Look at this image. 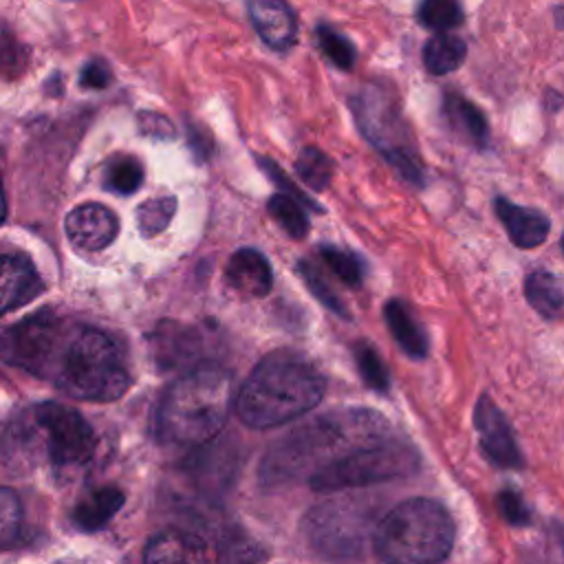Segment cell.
Masks as SVG:
<instances>
[{
    "instance_id": "cell-12",
    "label": "cell",
    "mask_w": 564,
    "mask_h": 564,
    "mask_svg": "<svg viewBox=\"0 0 564 564\" xmlns=\"http://www.w3.org/2000/svg\"><path fill=\"white\" fill-rule=\"evenodd\" d=\"M64 227L73 247L82 251H99L108 247L119 234L117 216L99 203H84L73 207L64 220Z\"/></svg>"
},
{
    "instance_id": "cell-13",
    "label": "cell",
    "mask_w": 564,
    "mask_h": 564,
    "mask_svg": "<svg viewBox=\"0 0 564 564\" xmlns=\"http://www.w3.org/2000/svg\"><path fill=\"white\" fill-rule=\"evenodd\" d=\"M42 286V278L26 256L0 253V317L37 297Z\"/></svg>"
},
{
    "instance_id": "cell-31",
    "label": "cell",
    "mask_w": 564,
    "mask_h": 564,
    "mask_svg": "<svg viewBox=\"0 0 564 564\" xmlns=\"http://www.w3.org/2000/svg\"><path fill=\"white\" fill-rule=\"evenodd\" d=\"M355 361H357V370L361 375V379L366 381V386H370L377 392H386L390 381H388V370L379 357V352L375 350V346H370L368 341H359L355 346Z\"/></svg>"
},
{
    "instance_id": "cell-38",
    "label": "cell",
    "mask_w": 564,
    "mask_h": 564,
    "mask_svg": "<svg viewBox=\"0 0 564 564\" xmlns=\"http://www.w3.org/2000/svg\"><path fill=\"white\" fill-rule=\"evenodd\" d=\"M555 24H557V29H564V7L555 9Z\"/></svg>"
},
{
    "instance_id": "cell-16",
    "label": "cell",
    "mask_w": 564,
    "mask_h": 564,
    "mask_svg": "<svg viewBox=\"0 0 564 564\" xmlns=\"http://www.w3.org/2000/svg\"><path fill=\"white\" fill-rule=\"evenodd\" d=\"M494 209L516 247L533 249L546 240L551 220L542 212L516 205L502 196L494 200Z\"/></svg>"
},
{
    "instance_id": "cell-34",
    "label": "cell",
    "mask_w": 564,
    "mask_h": 564,
    "mask_svg": "<svg viewBox=\"0 0 564 564\" xmlns=\"http://www.w3.org/2000/svg\"><path fill=\"white\" fill-rule=\"evenodd\" d=\"M258 165L264 170V174L282 189V194H289V196H293V198H297L304 207H308V209H313V212H322V207L313 200V198H308L273 161H269V159H264V156H258Z\"/></svg>"
},
{
    "instance_id": "cell-8",
    "label": "cell",
    "mask_w": 564,
    "mask_h": 564,
    "mask_svg": "<svg viewBox=\"0 0 564 564\" xmlns=\"http://www.w3.org/2000/svg\"><path fill=\"white\" fill-rule=\"evenodd\" d=\"M421 465L419 454L403 443H375L359 447L308 476V485L315 491L328 494L350 487H364L405 478Z\"/></svg>"
},
{
    "instance_id": "cell-27",
    "label": "cell",
    "mask_w": 564,
    "mask_h": 564,
    "mask_svg": "<svg viewBox=\"0 0 564 564\" xmlns=\"http://www.w3.org/2000/svg\"><path fill=\"white\" fill-rule=\"evenodd\" d=\"M104 183L117 194H132L143 183V165L134 156H115L106 165Z\"/></svg>"
},
{
    "instance_id": "cell-40",
    "label": "cell",
    "mask_w": 564,
    "mask_h": 564,
    "mask_svg": "<svg viewBox=\"0 0 564 564\" xmlns=\"http://www.w3.org/2000/svg\"><path fill=\"white\" fill-rule=\"evenodd\" d=\"M560 546H562V555H564V531L560 533Z\"/></svg>"
},
{
    "instance_id": "cell-14",
    "label": "cell",
    "mask_w": 564,
    "mask_h": 564,
    "mask_svg": "<svg viewBox=\"0 0 564 564\" xmlns=\"http://www.w3.org/2000/svg\"><path fill=\"white\" fill-rule=\"evenodd\" d=\"M152 357L163 370H174L200 357L203 337L198 330L172 322H163L152 333Z\"/></svg>"
},
{
    "instance_id": "cell-4",
    "label": "cell",
    "mask_w": 564,
    "mask_h": 564,
    "mask_svg": "<svg viewBox=\"0 0 564 564\" xmlns=\"http://www.w3.org/2000/svg\"><path fill=\"white\" fill-rule=\"evenodd\" d=\"M234 403L231 375L216 366H198L178 377L161 397L154 434L170 445H203L218 436Z\"/></svg>"
},
{
    "instance_id": "cell-30",
    "label": "cell",
    "mask_w": 564,
    "mask_h": 564,
    "mask_svg": "<svg viewBox=\"0 0 564 564\" xmlns=\"http://www.w3.org/2000/svg\"><path fill=\"white\" fill-rule=\"evenodd\" d=\"M319 256H322L324 264L341 282H346L348 286H359L361 284V280H364V262L355 253L344 251V249L333 247V245H322L319 247Z\"/></svg>"
},
{
    "instance_id": "cell-6",
    "label": "cell",
    "mask_w": 564,
    "mask_h": 564,
    "mask_svg": "<svg viewBox=\"0 0 564 564\" xmlns=\"http://www.w3.org/2000/svg\"><path fill=\"white\" fill-rule=\"evenodd\" d=\"M359 132L383 156V161L410 185H425V170L419 159L414 134L394 99L381 84H364L350 97Z\"/></svg>"
},
{
    "instance_id": "cell-24",
    "label": "cell",
    "mask_w": 564,
    "mask_h": 564,
    "mask_svg": "<svg viewBox=\"0 0 564 564\" xmlns=\"http://www.w3.org/2000/svg\"><path fill=\"white\" fill-rule=\"evenodd\" d=\"M416 18L421 26L445 33L463 22V7L458 0H419Z\"/></svg>"
},
{
    "instance_id": "cell-22",
    "label": "cell",
    "mask_w": 564,
    "mask_h": 564,
    "mask_svg": "<svg viewBox=\"0 0 564 564\" xmlns=\"http://www.w3.org/2000/svg\"><path fill=\"white\" fill-rule=\"evenodd\" d=\"M467 55V46L458 35L436 33L423 46V66L432 75H447L456 70Z\"/></svg>"
},
{
    "instance_id": "cell-36",
    "label": "cell",
    "mask_w": 564,
    "mask_h": 564,
    "mask_svg": "<svg viewBox=\"0 0 564 564\" xmlns=\"http://www.w3.org/2000/svg\"><path fill=\"white\" fill-rule=\"evenodd\" d=\"M110 82H112V73L104 59H90L88 64H84L79 73V84L84 88H106L110 86Z\"/></svg>"
},
{
    "instance_id": "cell-39",
    "label": "cell",
    "mask_w": 564,
    "mask_h": 564,
    "mask_svg": "<svg viewBox=\"0 0 564 564\" xmlns=\"http://www.w3.org/2000/svg\"><path fill=\"white\" fill-rule=\"evenodd\" d=\"M7 214V203H4V189H2V181H0V220Z\"/></svg>"
},
{
    "instance_id": "cell-25",
    "label": "cell",
    "mask_w": 564,
    "mask_h": 564,
    "mask_svg": "<svg viewBox=\"0 0 564 564\" xmlns=\"http://www.w3.org/2000/svg\"><path fill=\"white\" fill-rule=\"evenodd\" d=\"M29 66V46L0 18V79H18Z\"/></svg>"
},
{
    "instance_id": "cell-20",
    "label": "cell",
    "mask_w": 564,
    "mask_h": 564,
    "mask_svg": "<svg viewBox=\"0 0 564 564\" xmlns=\"http://www.w3.org/2000/svg\"><path fill=\"white\" fill-rule=\"evenodd\" d=\"M383 317L392 337L405 355H410L412 359H423L427 355L425 333L401 300H390L383 308Z\"/></svg>"
},
{
    "instance_id": "cell-23",
    "label": "cell",
    "mask_w": 564,
    "mask_h": 564,
    "mask_svg": "<svg viewBox=\"0 0 564 564\" xmlns=\"http://www.w3.org/2000/svg\"><path fill=\"white\" fill-rule=\"evenodd\" d=\"M267 209H269V214L273 216V220H275L291 238L300 240V238H304V236L308 234V218H306V212H304L306 207H304L297 198L278 192V194H273V196L269 198Z\"/></svg>"
},
{
    "instance_id": "cell-7",
    "label": "cell",
    "mask_w": 564,
    "mask_h": 564,
    "mask_svg": "<svg viewBox=\"0 0 564 564\" xmlns=\"http://www.w3.org/2000/svg\"><path fill=\"white\" fill-rule=\"evenodd\" d=\"M377 513L359 500H328L313 507L304 518V535L315 553L333 562L361 557L375 540Z\"/></svg>"
},
{
    "instance_id": "cell-28",
    "label": "cell",
    "mask_w": 564,
    "mask_h": 564,
    "mask_svg": "<svg viewBox=\"0 0 564 564\" xmlns=\"http://www.w3.org/2000/svg\"><path fill=\"white\" fill-rule=\"evenodd\" d=\"M176 212V198L174 196H159V198H150L145 203H141L137 207V225L139 231L145 238H152L156 234H161L170 220L174 218Z\"/></svg>"
},
{
    "instance_id": "cell-37",
    "label": "cell",
    "mask_w": 564,
    "mask_h": 564,
    "mask_svg": "<svg viewBox=\"0 0 564 564\" xmlns=\"http://www.w3.org/2000/svg\"><path fill=\"white\" fill-rule=\"evenodd\" d=\"M139 128L143 134L154 139H172L176 134L174 123L159 112H139Z\"/></svg>"
},
{
    "instance_id": "cell-5",
    "label": "cell",
    "mask_w": 564,
    "mask_h": 564,
    "mask_svg": "<svg viewBox=\"0 0 564 564\" xmlns=\"http://www.w3.org/2000/svg\"><path fill=\"white\" fill-rule=\"evenodd\" d=\"M454 535V520L441 502L410 498L379 520L372 546L386 564H438Z\"/></svg>"
},
{
    "instance_id": "cell-10",
    "label": "cell",
    "mask_w": 564,
    "mask_h": 564,
    "mask_svg": "<svg viewBox=\"0 0 564 564\" xmlns=\"http://www.w3.org/2000/svg\"><path fill=\"white\" fill-rule=\"evenodd\" d=\"M143 564H223V553L194 531L165 529L148 542Z\"/></svg>"
},
{
    "instance_id": "cell-19",
    "label": "cell",
    "mask_w": 564,
    "mask_h": 564,
    "mask_svg": "<svg viewBox=\"0 0 564 564\" xmlns=\"http://www.w3.org/2000/svg\"><path fill=\"white\" fill-rule=\"evenodd\" d=\"M123 505V494L112 487H95L88 494H84L73 511V520L84 531H97L101 529Z\"/></svg>"
},
{
    "instance_id": "cell-9",
    "label": "cell",
    "mask_w": 564,
    "mask_h": 564,
    "mask_svg": "<svg viewBox=\"0 0 564 564\" xmlns=\"http://www.w3.org/2000/svg\"><path fill=\"white\" fill-rule=\"evenodd\" d=\"M26 419L40 436L44 454L51 463L59 467L77 465L93 456L97 438L93 427L77 410L48 401L31 408Z\"/></svg>"
},
{
    "instance_id": "cell-15",
    "label": "cell",
    "mask_w": 564,
    "mask_h": 564,
    "mask_svg": "<svg viewBox=\"0 0 564 564\" xmlns=\"http://www.w3.org/2000/svg\"><path fill=\"white\" fill-rule=\"evenodd\" d=\"M249 18L262 42L289 51L297 37V20L284 0H249Z\"/></svg>"
},
{
    "instance_id": "cell-3",
    "label": "cell",
    "mask_w": 564,
    "mask_h": 564,
    "mask_svg": "<svg viewBox=\"0 0 564 564\" xmlns=\"http://www.w3.org/2000/svg\"><path fill=\"white\" fill-rule=\"evenodd\" d=\"M324 390L326 381L313 364L291 352H273L245 379L234 408L247 427L267 430L313 410Z\"/></svg>"
},
{
    "instance_id": "cell-32",
    "label": "cell",
    "mask_w": 564,
    "mask_h": 564,
    "mask_svg": "<svg viewBox=\"0 0 564 564\" xmlns=\"http://www.w3.org/2000/svg\"><path fill=\"white\" fill-rule=\"evenodd\" d=\"M297 271H300L304 284L308 286V291H311L326 308H330V311L337 313L339 317H346V319L350 317L348 311H346V304L335 295V291L330 289V284L324 280V275H322L311 262H300V264H297Z\"/></svg>"
},
{
    "instance_id": "cell-2",
    "label": "cell",
    "mask_w": 564,
    "mask_h": 564,
    "mask_svg": "<svg viewBox=\"0 0 564 564\" xmlns=\"http://www.w3.org/2000/svg\"><path fill=\"white\" fill-rule=\"evenodd\" d=\"M388 434V421L375 410H333L315 416L275 441L262 463L260 480L282 485L311 476L324 465L366 445L381 443Z\"/></svg>"
},
{
    "instance_id": "cell-41",
    "label": "cell",
    "mask_w": 564,
    "mask_h": 564,
    "mask_svg": "<svg viewBox=\"0 0 564 564\" xmlns=\"http://www.w3.org/2000/svg\"><path fill=\"white\" fill-rule=\"evenodd\" d=\"M562 249H564V236H562Z\"/></svg>"
},
{
    "instance_id": "cell-11",
    "label": "cell",
    "mask_w": 564,
    "mask_h": 564,
    "mask_svg": "<svg viewBox=\"0 0 564 564\" xmlns=\"http://www.w3.org/2000/svg\"><path fill=\"white\" fill-rule=\"evenodd\" d=\"M474 425L478 430V443L485 456L498 467H522L524 458L511 434L505 414L489 397H480L474 408Z\"/></svg>"
},
{
    "instance_id": "cell-26",
    "label": "cell",
    "mask_w": 564,
    "mask_h": 564,
    "mask_svg": "<svg viewBox=\"0 0 564 564\" xmlns=\"http://www.w3.org/2000/svg\"><path fill=\"white\" fill-rule=\"evenodd\" d=\"M295 172L311 189L322 192L328 187V183L333 178V161L319 148L306 145L300 150V154L295 159Z\"/></svg>"
},
{
    "instance_id": "cell-21",
    "label": "cell",
    "mask_w": 564,
    "mask_h": 564,
    "mask_svg": "<svg viewBox=\"0 0 564 564\" xmlns=\"http://www.w3.org/2000/svg\"><path fill=\"white\" fill-rule=\"evenodd\" d=\"M524 295L542 317L553 319L564 308V284L555 273L546 269H535L527 275Z\"/></svg>"
},
{
    "instance_id": "cell-18",
    "label": "cell",
    "mask_w": 564,
    "mask_h": 564,
    "mask_svg": "<svg viewBox=\"0 0 564 564\" xmlns=\"http://www.w3.org/2000/svg\"><path fill=\"white\" fill-rule=\"evenodd\" d=\"M225 278L236 291L253 297L267 295L273 280L267 258L256 249H238L231 253L225 267Z\"/></svg>"
},
{
    "instance_id": "cell-35",
    "label": "cell",
    "mask_w": 564,
    "mask_h": 564,
    "mask_svg": "<svg viewBox=\"0 0 564 564\" xmlns=\"http://www.w3.org/2000/svg\"><path fill=\"white\" fill-rule=\"evenodd\" d=\"M496 505H498V511L500 516L509 522V524H516V527H522V524H529L531 522V513L524 505V500L520 498L518 491L513 489H505L496 496Z\"/></svg>"
},
{
    "instance_id": "cell-1",
    "label": "cell",
    "mask_w": 564,
    "mask_h": 564,
    "mask_svg": "<svg viewBox=\"0 0 564 564\" xmlns=\"http://www.w3.org/2000/svg\"><path fill=\"white\" fill-rule=\"evenodd\" d=\"M0 359L82 401H115L132 381L112 337L53 311H37L2 328Z\"/></svg>"
},
{
    "instance_id": "cell-33",
    "label": "cell",
    "mask_w": 564,
    "mask_h": 564,
    "mask_svg": "<svg viewBox=\"0 0 564 564\" xmlns=\"http://www.w3.org/2000/svg\"><path fill=\"white\" fill-rule=\"evenodd\" d=\"M20 524H22V507L18 496L11 489L0 487V549L9 546L18 538Z\"/></svg>"
},
{
    "instance_id": "cell-29",
    "label": "cell",
    "mask_w": 564,
    "mask_h": 564,
    "mask_svg": "<svg viewBox=\"0 0 564 564\" xmlns=\"http://www.w3.org/2000/svg\"><path fill=\"white\" fill-rule=\"evenodd\" d=\"M317 44L322 48V53L341 70H350L357 62V51H355V44L341 35L339 31H335L333 26L328 24H319L317 31Z\"/></svg>"
},
{
    "instance_id": "cell-17",
    "label": "cell",
    "mask_w": 564,
    "mask_h": 564,
    "mask_svg": "<svg viewBox=\"0 0 564 564\" xmlns=\"http://www.w3.org/2000/svg\"><path fill=\"white\" fill-rule=\"evenodd\" d=\"M443 117H445V123L449 126V130L458 139L469 143L471 148L485 150L489 145L491 132H489L487 117L482 115V110L474 101H469L460 93L445 90V95H443Z\"/></svg>"
}]
</instances>
